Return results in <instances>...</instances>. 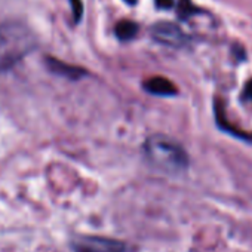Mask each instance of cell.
<instances>
[{
  "mask_svg": "<svg viewBox=\"0 0 252 252\" xmlns=\"http://www.w3.org/2000/svg\"><path fill=\"white\" fill-rule=\"evenodd\" d=\"M150 34L158 43L171 48H181L189 42V36L178 26L171 23H158L152 26Z\"/></svg>",
  "mask_w": 252,
  "mask_h": 252,
  "instance_id": "277c9868",
  "label": "cell"
},
{
  "mask_svg": "<svg viewBox=\"0 0 252 252\" xmlns=\"http://www.w3.org/2000/svg\"><path fill=\"white\" fill-rule=\"evenodd\" d=\"M138 33V26L132 21H122L116 26V36L120 40H131Z\"/></svg>",
  "mask_w": 252,
  "mask_h": 252,
  "instance_id": "52a82bcc",
  "label": "cell"
},
{
  "mask_svg": "<svg viewBox=\"0 0 252 252\" xmlns=\"http://www.w3.org/2000/svg\"><path fill=\"white\" fill-rule=\"evenodd\" d=\"M156 5L162 9H168L174 5V0H156Z\"/></svg>",
  "mask_w": 252,
  "mask_h": 252,
  "instance_id": "8fae6325",
  "label": "cell"
},
{
  "mask_svg": "<svg viewBox=\"0 0 252 252\" xmlns=\"http://www.w3.org/2000/svg\"><path fill=\"white\" fill-rule=\"evenodd\" d=\"M243 99H252V80H249L243 89Z\"/></svg>",
  "mask_w": 252,
  "mask_h": 252,
  "instance_id": "30bf717a",
  "label": "cell"
},
{
  "mask_svg": "<svg viewBox=\"0 0 252 252\" xmlns=\"http://www.w3.org/2000/svg\"><path fill=\"white\" fill-rule=\"evenodd\" d=\"M126 3H129V5H134V3H137V0H125Z\"/></svg>",
  "mask_w": 252,
  "mask_h": 252,
  "instance_id": "7c38bea8",
  "label": "cell"
},
{
  "mask_svg": "<svg viewBox=\"0 0 252 252\" xmlns=\"http://www.w3.org/2000/svg\"><path fill=\"white\" fill-rule=\"evenodd\" d=\"M193 12H194V6L191 5L190 0H181V2H180V6H178V15H180V18L186 20V18L190 17Z\"/></svg>",
  "mask_w": 252,
  "mask_h": 252,
  "instance_id": "ba28073f",
  "label": "cell"
},
{
  "mask_svg": "<svg viewBox=\"0 0 252 252\" xmlns=\"http://www.w3.org/2000/svg\"><path fill=\"white\" fill-rule=\"evenodd\" d=\"M74 252H126V245L120 240L102 236H76L71 239Z\"/></svg>",
  "mask_w": 252,
  "mask_h": 252,
  "instance_id": "3957f363",
  "label": "cell"
},
{
  "mask_svg": "<svg viewBox=\"0 0 252 252\" xmlns=\"http://www.w3.org/2000/svg\"><path fill=\"white\" fill-rule=\"evenodd\" d=\"M70 5H71V12H73V20L77 24L82 20V15H83L82 0H70Z\"/></svg>",
  "mask_w": 252,
  "mask_h": 252,
  "instance_id": "9c48e42d",
  "label": "cell"
},
{
  "mask_svg": "<svg viewBox=\"0 0 252 252\" xmlns=\"http://www.w3.org/2000/svg\"><path fill=\"white\" fill-rule=\"evenodd\" d=\"M37 46L33 32L20 21L0 24V73L9 71Z\"/></svg>",
  "mask_w": 252,
  "mask_h": 252,
  "instance_id": "6da1fadb",
  "label": "cell"
},
{
  "mask_svg": "<svg viewBox=\"0 0 252 252\" xmlns=\"http://www.w3.org/2000/svg\"><path fill=\"white\" fill-rule=\"evenodd\" d=\"M144 155L152 166L169 175H180L189 168V155L181 144L166 135H152L144 143Z\"/></svg>",
  "mask_w": 252,
  "mask_h": 252,
  "instance_id": "7a4b0ae2",
  "label": "cell"
},
{
  "mask_svg": "<svg viewBox=\"0 0 252 252\" xmlns=\"http://www.w3.org/2000/svg\"><path fill=\"white\" fill-rule=\"evenodd\" d=\"M144 88L147 92L153 94V95H175L177 94V88L175 85L165 79V77H152L150 80H147L144 83Z\"/></svg>",
  "mask_w": 252,
  "mask_h": 252,
  "instance_id": "8992f818",
  "label": "cell"
},
{
  "mask_svg": "<svg viewBox=\"0 0 252 252\" xmlns=\"http://www.w3.org/2000/svg\"><path fill=\"white\" fill-rule=\"evenodd\" d=\"M46 65L54 74H58V76L71 79V80H77V79L85 76V71L82 68L74 67V65H68V64L63 63V61H60V60H55V58H48Z\"/></svg>",
  "mask_w": 252,
  "mask_h": 252,
  "instance_id": "5b68a950",
  "label": "cell"
}]
</instances>
